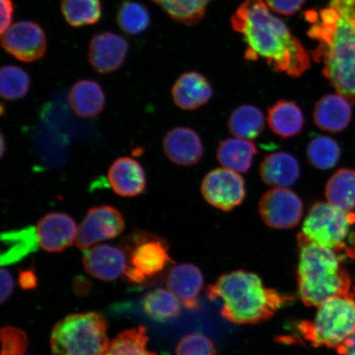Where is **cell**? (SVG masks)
Masks as SVG:
<instances>
[{"label": "cell", "mask_w": 355, "mask_h": 355, "mask_svg": "<svg viewBox=\"0 0 355 355\" xmlns=\"http://www.w3.org/2000/svg\"><path fill=\"white\" fill-rule=\"evenodd\" d=\"M309 37L318 42L313 60L338 94L355 105V0H330L304 12Z\"/></svg>", "instance_id": "obj_1"}, {"label": "cell", "mask_w": 355, "mask_h": 355, "mask_svg": "<svg viewBox=\"0 0 355 355\" xmlns=\"http://www.w3.org/2000/svg\"><path fill=\"white\" fill-rule=\"evenodd\" d=\"M232 24L247 44V60L263 59L277 72L294 78L309 69L307 50L263 0H244L232 16Z\"/></svg>", "instance_id": "obj_2"}, {"label": "cell", "mask_w": 355, "mask_h": 355, "mask_svg": "<svg viewBox=\"0 0 355 355\" xmlns=\"http://www.w3.org/2000/svg\"><path fill=\"white\" fill-rule=\"evenodd\" d=\"M206 292L211 300L220 301L222 317L238 325L265 321L291 301L266 287L257 275L243 270L223 275Z\"/></svg>", "instance_id": "obj_3"}, {"label": "cell", "mask_w": 355, "mask_h": 355, "mask_svg": "<svg viewBox=\"0 0 355 355\" xmlns=\"http://www.w3.org/2000/svg\"><path fill=\"white\" fill-rule=\"evenodd\" d=\"M299 294L305 305L318 307L336 297L349 295L350 278L336 251L298 241Z\"/></svg>", "instance_id": "obj_4"}, {"label": "cell", "mask_w": 355, "mask_h": 355, "mask_svg": "<svg viewBox=\"0 0 355 355\" xmlns=\"http://www.w3.org/2000/svg\"><path fill=\"white\" fill-rule=\"evenodd\" d=\"M107 322L99 313L68 315L53 327V355H101L109 345Z\"/></svg>", "instance_id": "obj_5"}, {"label": "cell", "mask_w": 355, "mask_h": 355, "mask_svg": "<svg viewBox=\"0 0 355 355\" xmlns=\"http://www.w3.org/2000/svg\"><path fill=\"white\" fill-rule=\"evenodd\" d=\"M298 331L314 347L337 349L355 333V300L348 295L326 301L313 321L299 324Z\"/></svg>", "instance_id": "obj_6"}, {"label": "cell", "mask_w": 355, "mask_h": 355, "mask_svg": "<svg viewBox=\"0 0 355 355\" xmlns=\"http://www.w3.org/2000/svg\"><path fill=\"white\" fill-rule=\"evenodd\" d=\"M123 245L130 263L124 276L132 283L145 282L172 263L165 239L144 230H135L124 239Z\"/></svg>", "instance_id": "obj_7"}, {"label": "cell", "mask_w": 355, "mask_h": 355, "mask_svg": "<svg viewBox=\"0 0 355 355\" xmlns=\"http://www.w3.org/2000/svg\"><path fill=\"white\" fill-rule=\"evenodd\" d=\"M354 221L352 212L341 211L329 202L315 203L306 216L298 241L338 251L344 247L349 226Z\"/></svg>", "instance_id": "obj_8"}, {"label": "cell", "mask_w": 355, "mask_h": 355, "mask_svg": "<svg viewBox=\"0 0 355 355\" xmlns=\"http://www.w3.org/2000/svg\"><path fill=\"white\" fill-rule=\"evenodd\" d=\"M201 192L211 206L230 211L241 205L245 198V181L238 172L224 167L215 168L204 177Z\"/></svg>", "instance_id": "obj_9"}, {"label": "cell", "mask_w": 355, "mask_h": 355, "mask_svg": "<svg viewBox=\"0 0 355 355\" xmlns=\"http://www.w3.org/2000/svg\"><path fill=\"white\" fill-rule=\"evenodd\" d=\"M261 220L274 230H290L300 223L304 213L300 198L287 188H274L266 192L259 202Z\"/></svg>", "instance_id": "obj_10"}, {"label": "cell", "mask_w": 355, "mask_h": 355, "mask_svg": "<svg viewBox=\"0 0 355 355\" xmlns=\"http://www.w3.org/2000/svg\"><path fill=\"white\" fill-rule=\"evenodd\" d=\"M125 229L121 211L104 205L91 208L79 225L76 246L87 250L95 243L117 238Z\"/></svg>", "instance_id": "obj_11"}, {"label": "cell", "mask_w": 355, "mask_h": 355, "mask_svg": "<svg viewBox=\"0 0 355 355\" xmlns=\"http://www.w3.org/2000/svg\"><path fill=\"white\" fill-rule=\"evenodd\" d=\"M1 35L4 50L25 63L42 59L46 51V34L42 26L34 21L16 22Z\"/></svg>", "instance_id": "obj_12"}, {"label": "cell", "mask_w": 355, "mask_h": 355, "mask_svg": "<svg viewBox=\"0 0 355 355\" xmlns=\"http://www.w3.org/2000/svg\"><path fill=\"white\" fill-rule=\"evenodd\" d=\"M130 44L121 35L103 32L94 35L88 49V61L96 72L109 74L121 69L127 59Z\"/></svg>", "instance_id": "obj_13"}, {"label": "cell", "mask_w": 355, "mask_h": 355, "mask_svg": "<svg viewBox=\"0 0 355 355\" xmlns=\"http://www.w3.org/2000/svg\"><path fill=\"white\" fill-rule=\"evenodd\" d=\"M83 263L86 272L92 277L103 282H113L124 275L128 259L123 248L97 244L84 250Z\"/></svg>", "instance_id": "obj_14"}, {"label": "cell", "mask_w": 355, "mask_h": 355, "mask_svg": "<svg viewBox=\"0 0 355 355\" xmlns=\"http://www.w3.org/2000/svg\"><path fill=\"white\" fill-rule=\"evenodd\" d=\"M39 245L49 252H60L76 242V222L62 212L48 213L38 221L35 228Z\"/></svg>", "instance_id": "obj_15"}, {"label": "cell", "mask_w": 355, "mask_h": 355, "mask_svg": "<svg viewBox=\"0 0 355 355\" xmlns=\"http://www.w3.org/2000/svg\"><path fill=\"white\" fill-rule=\"evenodd\" d=\"M164 153L176 165L192 166L203 155V144L197 132L187 127H176L163 139Z\"/></svg>", "instance_id": "obj_16"}, {"label": "cell", "mask_w": 355, "mask_h": 355, "mask_svg": "<svg viewBox=\"0 0 355 355\" xmlns=\"http://www.w3.org/2000/svg\"><path fill=\"white\" fill-rule=\"evenodd\" d=\"M108 180L115 193L123 198H132L143 193L146 187L144 168L136 159L118 158L109 168Z\"/></svg>", "instance_id": "obj_17"}, {"label": "cell", "mask_w": 355, "mask_h": 355, "mask_svg": "<svg viewBox=\"0 0 355 355\" xmlns=\"http://www.w3.org/2000/svg\"><path fill=\"white\" fill-rule=\"evenodd\" d=\"M203 284L201 270L196 266L189 263L174 266L166 278L168 290L189 309L197 308Z\"/></svg>", "instance_id": "obj_18"}, {"label": "cell", "mask_w": 355, "mask_h": 355, "mask_svg": "<svg viewBox=\"0 0 355 355\" xmlns=\"http://www.w3.org/2000/svg\"><path fill=\"white\" fill-rule=\"evenodd\" d=\"M213 90L207 79L196 72L182 74L172 88V96L178 107L194 110L209 101Z\"/></svg>", "instance_id": "obj_19"}, {"label": "cell", "mask_w": 355, "mask_h": 355, "mask_svg": "<svg viewBox=\"0 0 355 355\" xmlns=\"http://www.w3.org/2000/svg\"><path fill=\"white\" fill-rule=\"evenodd\" d=\"M352 119L349 102L339 94L324 96L315 105L313 121L321 130L340 132L348 127Z\"/></svg>", "instance_id": "obj_20"}, {"label": "cell", "mask_w": 355, "mask_h": 355, "mask_svg": "<svg viewBox=\"0 0 355 355\" xmlns=\"http://www.w3.org/2000/svg\"><path fill=\"white\" fill-rule=\"evenodd\" d=\"M259 171L261 180L273 188H288L294 184L300 175L297 159L284 152L266 155L261 163Z\"/></svg>", "instance_id": "obj_21"}, {"label": "cell", "mask_w": 355, "mask_h": 355, "mask_svg": "<svg viewBox=\"0 0 355 355\" xmlns=\"http://www.w3.org/2000/svg\"><path fill=\"white\" fill-rule=\"evenodd\" d=\"M71 108L78 116L88 119L97 116L103 111L105 96L98 83L79 80L70 89L68 96Z\"/></svg>", "instance_id": "obj_22"}, {"label": "cell", "mask_w": 355, "mask_h": 355, "mask_svg": "<svg viewBox=\"0 0 355 355\" xmlns=\"http://www.w3.org/2000/svg\"><path fill=\"white\" fill-rule=\"evenodd\" d=\"M268 123L275 135L288 139L300 135L304 125V116L294 102L282 100L268 109Z\"/></svg>", "instance_id": "obj_23"}, {"label": "cell", "mask_w": 355, "mask_h": 355, "mask_svg": "<svg viewBox=\"0 0 355 355\" xmlns=\"http://www.w3.org/2000/svg\"><path fill=\"white\" fill-rule=\"evenodd\" d=\"M257 154L256 146L250 140L228 139L221 141L216 157L222 166L235 172L247 173Z\"/></svg>", "instance_id": "obj_24"}, {"label": "cell", "mask_w": 355, "mask_h": 355, "mask_svg": "<svg viewBox=\"0 0 355 355\" xmlns=\"http://www.w3.org/2000/svg\"><path fill=\"white\" fill-rule=\"evenodd\" d=\"M327 202L350 213L355 209V171L340 168L328 180L325 189Z\"/></svg>", "instance_id": "obj_25"}, {"label": "cell", "mask_w": 355, "mask_h": 355, "mask_svg": "<svg viewBox=\"0 0 355 355\" xmlns=\"http://www.w3.org/2000/svg\"><path fill=\"white\" fill-rule=\"evenodd\" d=\"M228 126L230 132L238 139H255L264 130L265 116L254 105L239 106L230 115Z\"/></svg>", "instance_id": "obj_26"}, {"label": "cell", "mask_w": 355, "mask_h": 355, "mask_svg": "<svg viewBox=\"0 0 355 355\" xmlns=\"http://www.w3.org/2000/svg\"><path fill=\"white\" fill-rule=\"evenodd\" d=\"M3 248L2 266L17 263L37 248L38 239L35 229L28 228L2 234Z\"/></svg>", "instance_id": "obj_27"}, {"label": "cell", "mask_w": 355, "mask_h": 355, "mask_svg": "<svg viewBox=\"0 0 355 355\" xmlns=\"http://www.w3.org/2000/svg\"><path fill=\"white\" fill-rule=\"evenodd\" d=\"M141 306L146 316L155 322H164L175 318L181 311V302L165 288H155L146 295Z\"/></svg>", "instance_id": "obj_28"}, {"label": "cell", "mask_w": 355, "mask_h": 355, "mask_svg": "<svg viewBox=\"0 0 355 355\" xmlns=\"http://www.w3.org/2000/svg\"><path fill=\"white\" fill-rule=\"evenodd\" d=\"M148 341L146 327L132 328L119 333L101 355H157L148 349Z\"/></svg>", "instance_id": "obj_29"}, {"label": "cell", "mask_w": 355, "mask_h": 355, "mask_svg": "<svg viewBox=\"0 0 355 355\" xmlns=\"http://www.w3.org/2000/svg\"><path fill=\"white\" fill-rule=\"evenodd\" d=\"M61 11L73 28L96 24L102 16L101 0H62Z\"/></svg>", "instance_id": "obj_30"}, {"label": "cell", "mask_w": 355, "mask_h": 355, "mask_svg": "<svg viewBox=\"0 0 355 355\" xmlns=\"http://www.w3.org/2000/svg\"><path fill=\"white\" fill-rule=\"evenodd\" d=\"M173 20L189 26L196 24L205 15L211 0H153Z\"/></svg>", "instance_id": "obj_31"}, {"label": "cell", "mask_w": 355, "mask_h": 355, "mask_svg": "<svg viewBox=\"0 0 355 355\" xmlns=\"http://www.w3.org/2000/svg\"><path fill=\"white\" fill-rule=\"evenodd\" d=\"M116 21L123 33L139 35L149 28L152 19L144 4L133 0H124L119 8Z\"/></svg>", "instance_id": "obj_32"}, {"label": "cell", "mask_w": 355, "mask_h": 355, "mask_svg": "<svg viewBox=\"0 0 355 355\" xmlns=\"http://www.w3.org/2000/svg\"><path fill=\"white\" fill-rule=\"evenodd\" d=\"M341 150L338 144L331 137L316 136L309 141L307 157L309 163L318 170H329L339 162Z\"/></svg>", "instance_id": "obj_33"}, {"label": "cell", "mask_w": 355, "mask_h": 355, "mask_svg": "<svg viewBox=\"0 0 355 355\" xmlns=\"http://www.w3.org/2000/svg\"><path fill=\"white\" fill-rule=\"evenodd\" d=\"M31 79L24 69L15 65H4L0 72V93L3 99L17 101L28 94Z\"/></svg>", "instance_id": "obj_34"}, {"label": "cell", "mask_w": 355, "mask_h": 355, "mask_svg": "<svg viewBox=\"0 0 355 355\" xmlns=\"http://www.w3.org/2000/svg\"><path fill=\"white\" fill-rule=\"evenodd\" d=\"M176 355H216V350L208 337L193 333L182 337L177 345Z\"/></svg>", "instance_id": "obj_35"}, {"label": "cell", "mask_w": 355, "mask_h": 355, "mask_svg": "<svg viewBox=\"0 0 355 355\" xmlns=\"http://www.w3.org/2000/svg\"><path fill=\"white\" fill-rule=\"evenodd\" d=\"M1 355H22L28 345L26 333L13 327H6L1 329Z\"/></svg>", "instance_id": "obj_36"}, {"label": "cell", "mask_w": 355, "mask_h": 355, "mask_svg": "<svg viewBox=\"0 0 355 355\" xmlns=\"http://www.w3.org/2000/svg\"><path fill=\"white\" fill-rule=\"evenodd\" d=\"M266 1L270 10L285 16H291L298 12L305 3V0H266Z\"/></svg>", "instance_id": "obj_37"}, {"label": "cell", "mask_w": 355, "mask_h": 355, "mask_svg": "<svg viewBox=\"0 0 355 355\" xmlns=\"http://www.w3.org/2000/svg\"><path fill=\"white\" fill-rule=\"evenodd\" d=\"M1 3V24H0V33L3 35L12 26L13 12H15V6H13L12 0H0Z\"/></svg>", "instance_id": "obj_38"}, {"label": "cell", "mask_w": 355, "mask_h": 355, "mask_svg": "<svg viewBox=\"0 0 355 355\" xmlns=\"http://www.w3.org/2000/svg\"><path fill=\"white\" fill-rule=\"evenodd\" d=\"M1 304L10 299L12 294L13 287H15V281L10 270L1 269Z\"/></svg>", "instance_id": "obj_39"}, {"label": "cell", "mask_w": 355, "mask_h": 355, "mask_svg": "<svg viewBox=\"0 0 355 355\" xmlns=\"http://www.w3.org/2000/svg\"><path fill=\"white\" fill-rule=\"evenodd\" d=\"M19 282L22 290L31 291L37 286V278L33 269L21 270Z\"/></svg>", "instance_id": "obj_40"}, {"label": "cell", "mask_w": 355, "mask_h": 355, "mask_svg": "<svg viewBox=\"0 0 355 355\" xmlns=\"http://www.w3.org/2000/svg\"><path fill=\"white\" fill-rule=\"evenodd\" d=\"M337 352L341 355H355V333L337 347Z\"/></svg>", "instance_id": "obj_41"}, {"label": "cell", "mask_w": 355, "mask_h": 355, "mask_svg": "<svg viewBox=\"0 0 355 355\" xmlns=\"http://www.w3.org/2000/svg\"><path fill=\"white\" fill-rule=\"evenodd\" d=\"M4 153V137L1 135V157H3Z\"/></svg>", "instance_id": "obj_42"}]
</instances>
